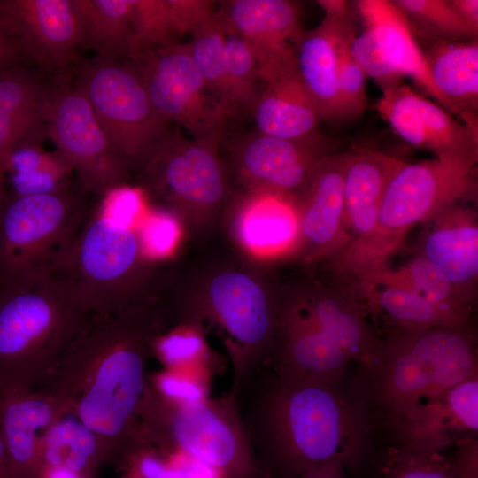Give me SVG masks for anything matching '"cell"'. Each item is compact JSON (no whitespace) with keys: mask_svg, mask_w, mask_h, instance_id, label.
Here are the masks:
<instances>
[{"mask_svg":"<svg viewBox=\"0 0 478 478\" xmlns=\"http://www.w3.org/2000/svg\"><path fill=\"white\" fill-rule=\"evenodd\" d=\"M230 396L266 478H299L328 460L357 478L372 472L379 451L358 364L295 388L264 366Z\"/></svg>","mask_w":478,"mask_h":478,"instance_id":"cell-1","label":"cell"},{"mask_svg":"<svg viewBox=\"0 0 478 478\" xmlns=\"http://www.w3.org/2000/svg\"><path fill=\"white\" fill-rule=\"evenodd\" d=\"M168 328L158 298L119 313L87 314L35 389L62 401L124 466L149 445L137 411L155 341Z\"/></svg>","mask_w":478,"mask_h":478,"instance_id":"cell-2","label":"cell"},{"mask_svg":"<svg viewBox=\"0 0 478 478\" xmlns=\"http://www.w3.org/2000/svg\"><path fill=\"white\" fill-rule=\"evenodd\" d=\"M190 248L192 253L172 262L159 300L169 327L194 322L216 329L232 363V395L268 366L278 266L252 259L222 235Z\"/></svg>","mask_w":478,"mask_h":478,"instance_id":"cell-3","label":"cell"},{"mask_svg":"<svg viewBox=\"0 0 478 478\" xmlns=\"http://www.w3.org/2000/svg\"><path fill=\"white\" fill-rule=\"evenodd\" d=\"M142 220L105 194L95 199L58 258L50 274L84 313H119L161 295L172 261L149 256L139 230Z\"/></svg>","mask_w":478,"mask_h":478,"instance_id":"cell-4","label":"cell"},{"mask_svg":"<svg viewBox=\"0 0 478 478\" xmlns=\"http://www.w3.org/2000/svg\"><path fill=\"white\" fill-rule=\"evenodd\" d=\"M358 365L375 440L422 403L478 374L473 320L420 330H387Z\"/></svg>","mask_w":478,"mask_h":478,"instance_id":"cell-5","label":"cell"},{"mask_svg":"<svg viewBox=\"0 0 478 478\" xmlns=\"http://www.w3.org/2000/svg\"><path fill=\"white\" fill-rule=\"evenodd\" d=\"M476 193V167L436 158L403 161L387 186L373 233L323 267L344 285L385 269L414 227L455 203L474 199Z\"/></svg>","mask_w":478,"mask_h":478,"instance_id":"cell-6","label":"cell"},{"mask_svg":"<svg viewBox=\"0 0 478 478\" xmlns=\"http://www.w3.org/2000/svg\"><path fill=\"white\" fill-rule=\"evenodd\" d=\"M220 143L188 138L175 126L135 174L149 206L174 217L190 247L204 245L220 235L235 192Z\"/></svg>","mask_w":478,"mask_h":478,"instance_id":"cell-7","label":"cell"},{"mask_svg":"<svg viewBox=\"0 0 478 478\" xmlns=\"http://www.w3.org/2000/svg\"><path fill=\"white\" fill-rule=\"evenodd\" d=\"M137 416L147 443L164 455L199 460L223 478H266L228 393L178 405L157 393L147 379Z\"/></svg>","mask_w":478,"mask_h":478,"instance_id":"cell-8","label":"cell"},{"mask_svg":"<svg viewBox=\"0 0 478 478\" xmlns=\"http://www.w3.org/2000/svg\"><path fill=\"white\" fill-rule=\"evenodd\" d=\"M86 316L51 274L27 288L0 292V389H35Z\"/></svg>","mask_w":478,"mask_h":478,"instance_id":"cell-9","label":"cell"},{"mask_svg":"<svg viewBox=\"0 0 478 478\" xmlns=\"http://www.w3.org/2000/svg\"><path fill=\"white\" fill-rule=\"evenodd\" d=\"M91 197L79 181L46 194L4 193L0 203V292L27 288L51 274L90 211Z\"/></svg>","mask_w":478,"mask_h":478,"instance_id":"cell-10","label":"cell"},{"mask_svg":"<svg viewBox=\"0 0 478 478\" xmlns=\"http://www.w3.org/2000/svg\"><path fill=\"white\" fill-rule=\"evenodd\" d=\"M112 148L132 174H137L175 126L152 104L131 59L96 58L73 69Z\"/></svg>","mask_w":478,"mask_h":478,"instance_id":"cell-11","label":"cell"},{"mask_svg":"<svg viewBox=\"0 0 478 478\" xmlns=\"http://www.w3.org/2000/svg\"><path fill=\"white\" fill-rule=\"evenodd\" d=\"M71 73L58 74L45 83L46 135L82 188L99 198L129 184L132 173L112 148L84 92L69 78Z\"/></svg>","mask_w":478,"mask_h":478,"instance_id":"cell-12","label":"cell"},{"mask_svg":"<svg viewBox=\"0 0 478 478\" xmlns=\"http://www.w3.org/2000/svg\"><path fill=\"white\" fill-rule=\"evenodd\" d=\"M132 61L152 104L165 118L193 139L222 140L230 115L207 88L188 43L158 47Z\"/></svg>","mask_w":478,"mask_h":478,"instance_id":"cell-13","label":"cell"},{"mask_svg":"<svg viewBox=\"0 0 478 478\" xmlns=\"http://www.w3.org/2000/svg\"><path fill=\"white\" fill-rule=\"evenodd\" d=\"M340 147L339 139L322 133L289 140L256 130L231 139L221 154L236 191L291 197L316 165L326 156L339 152Z\"/></svg>","mask_w":478,"mask_h":478,"instance_id":"cell-14","label":"cell"},{"mask_svg":"<svg viewBox=\"0 0 478 478\" xmlns=\"http://www.w3.org/2000/svg\"><path fill=\"white\" fill-rule=\"evenodd\" d=\"M347 150L323 158L301 189L289 197L298 218V241L290 262L301 267L320 265L347 246L343 174Z\"/></svg>","mask_w":478,"mask_h":478,"instance_id":"cell-15","label":"cell"},{"mask_svg":"<svg viewBox=\"0 0 478 478\" xmlns=\"http://www.w3.org/2000/svg\"><path fill=\"white\" fill-rule=\"evenodd\" d=\"M217 10L226 31L251 48L260 81L269 83L297 71L296 47L304 33L301 10L289 0H229Z\"/></svg>","mask_w":478,"mask_h":478,"instance_id":"cell-16","label":"cell"},{"mask_svg":"<svg viewBox=\"0 0 478 478\" xmlns=\"http://www.w3.org/2000/svg\"><path fill=\"white\" fill-rule=\"evenodd\" d=\"M0 19L25 60L57 74L82 61L73 0H0Z\"/></svg>","mask_w":478,"mask_h":478,"instance_id":"cell-17","label":"cell"},{"mask_svg":"<svg viewBox=\"0 0 478 478\" xmlns=\"http://www.w3.org/2000/svg\"><path fill=\"white\" fill-rule=\"evenodd\" d=\"M478 436V374L428 399L382 436L405 452H445ZM381 439V440H382ZM384 447V448H385Z\"/></svg>","mask_w":478,"mask_h":478,"instance_id":"cell-18","label":"cell"},{"mask_svg":"<svg viewBox=\"0 0 478 478\" xmlns=\"http://www.w3.org/2000/svg\"><path fill=\"white\" fill-rule=\"evenodd\" d=\"M220 235L252 259L279 266L297 249V211L289 197L235 190Z\"/></svg>","mask_w":478,"mask_h":478,"instance_id":"cell-19","label":"cell"},{"mask_svg":"<svg viewBox=\"0 0 478 478\" xmlns=\"http://www.w3.org/2000/svg\"><path fill=\"white\" fill-rule=\"evenodd\" d=\"M317 3L324 17L296 47L297 71L322 122L340 123L339 73L343 53L357 35L353 10L343 0Z\"/></svg>","mask_w":478,"mask_h":478,"instance_id":"cell-20","label":"cell"},{"mask_svg":"<svg viewBox=\"0 0 478 478\" xmlns=\"http://www.w3.org/2000/svg\"><path fill=\"white\" fill-rule=\"evenodd\" d=\"M67 414L62 401L36 389H0V434L11 478L44 477V435Z\"/></svg>","mask_w":478,"mask_h":478,"instance_id":"cell-21","label":"cell"},{"mask_svg":"<svg viewBox=\"0 0 478 478\" xmlns=\"http://www.w3.org/2000/svg\"><path fill=\"white\" fill-rule=\"evenodd\" d=\"M285 279L296 298L322 332L358 365L381 345L382 336L360 303L319 277L313 267H302Z\"/></svg>","mask_w":478,"mask_h":478,"instance_id":"cell-22","label":"cell"},{"mask_svg":"<svg viewBox=\"0 0 478 478\" xmlns=\"http://www.w3.org/2000/svg\"><path fill=\"white\" fill-rule=\"evenodd\" d=\"M422 225L413 253L437 266L461 297L474 307L478 283L476 211L464 202H458Z\"/></svg>","mask_w":478,"mask_h":478,"instance_id":"cell-23","label":"cell"},{"mask_svg":"<svg viewBox=\"0 0 478 478\" xmlns=\"http://www.w3.org/2000/svg\"><path fill=\"white\" fill-rule=\"evenodd\" d=\"M402 162L376 149L347 150L343 204L348 243L343 251L364 241L374 230L387 186Z\"/></svg>","mask_w":478,"mask_h":478,"instance_id":"cell-24","label":"cell"},{"mask_svg":"<svg viewBox=\"0 0 478 478\" xmlns=\"http://www.w3.org/2000/svg\"><path fill=\"white\" fill-rule=\"evenodd\" d=\"M417 42L446 110L478 132V40Z\"/></svg>","mask_w":478,"mask_h":478,"instance_id":"cell-25","label":"cell"},{"mask_svg":"<svg viewBox=\"0 0 478 478\" xmlns=\"http://www.w3.org/2000/svg\"><path fill=\"white\" fill-rule=\"evenodd\" d=\"M354 6L389 67L402 80L411 78L446 110L429 79L419 43L399 10L387 0H359Z\"/></svg>","mask_w":478,"mask_h":478,"instance_id":"cell-26","label":"cell"},{"mask_svg":"<svg viewBox=\"0 0 478 478\" xmlns=\"http://www.w3.org/2000/svg\"><path fill=\"white\" fill-rule=\"evenodd\" d=\"M250 114L256 130L268 135L304 140L321 133V117L298 72L265 84Z\"/></svg>","mask_w":478,"mask_h":478,"instance_id":"cell-27","label":"cell"},{"mask_svg":"<svg viewBox=\"0 0 478 478\" xmlns=\"http://www.w3.org/2000/svg\"><path fill=\"white\" fill-rule=\"evenodd\" d=\"M45 83L23 65L0 70V170L13 146L46 135L42 107Z\"/></svg>","mask_w":478,"mask_h":478,"instance_id":"cell-28","label":"cell"},{"mask_svg":"<svg viewBox=\"0 0 478 478\" xmlns=\"http://www.w3.org/2000/svg\"><path fill=\"white\" fill-rule=\"evenodd\" d=\"M79 48L96 58L129 59L133 38L131 0H73Z\"/></svg>","mask_w":478,"mask_h":478,"instance_id":"cell-29","label":"cell"},{"mask_svg":"<svg viewBox=\"0 0 478 478\" xmlns=\"http://www.w3.org/2000/svg\"><path fill=\"white\" fill-rule=\"evenodd\" d=\"M65 418L44 435V474L64 470L80 478H89L106 463L117 462L113 450L103 438L76 419Z\"/></svg>","mask_w":478,"mask_h":478,"instance_id":"cell-30","label":"cell"},{"mask_svg":"<svg viewBox=\"0 0 478 478\" xmlns=\"http://www.w3.org/2000/svg\"><path fill=\"white\" fill-rule=\"evenodd\" d=\"M41 141L38 136L27 137L13 146L4 167V193L46 194L73 183L70 166L57 151H46Z\"/></svg>","mask_w":478,"mask_h":478,"instance_id":"cell-31","label":"cell"},{"mask_svg":"<svg viewBox=\"0 0 478 478\" xmlns=\"http://www.w3.org/2000/svg\"><path fill=\"white\" fill-rule=\"evenodd\" d=\"M407 95L425 126L429 140V152L443 161L476 167L478 132L408 85Z\"/></svg>","mask_w":478,"mask_h":478,"instance_id":"cell-32","label":"cell"},{"mask_svg":"<svg viewBox=\"0 0 478 478\" xmlns=\"http://www.w3.org/2000/svg\"><path fill=\"white\" fill-rule=\"evenodd\" d=\"M204 328L194 322L171 326L154 343V355L166 369L189 370L214 377L223 367V359L211 348Z\"/></svg>","mask_w":478,"mask_h":478,"instance_id":"cell-33","label":"cell"},{"mask_svg":"<svg viewBox=\"0 0 478 478\" xmlns=\"http://www.w3.org/2000/svg\"><path fill=\"white\" fill-rule=\"evenodd\" d=\"M391 272L398 281L459 322L473 320L474 307L461 297L450 279L425 258L412 253L404 266Z\"/></svg>","mask_w":478,"mask_h":478,"instance_id":"cell-34","label":"cell"},{"mask_svg":"<svg viewBox=\"0 0 478 478\" xmlns=\"http://www.w3.org/2000/svg\"><path fill=\"white\" fill-rule=\"evenodd\" d=\"M416 40L464 42L477 39L448 0H393Z\"/></svg>","mask_w":478,"mask_h":478,"instance_id":"cell-35","label":"cell"},{"mask_svg":"<svg viewBox=\"0 0 478 478\" xmlns=\"http://www.w3.org/2000/svg\"><path fill=\"white\" fill-rule=\"evenodd\" d=\"M226 31L216 12L191 33L190 56L211 93L234 115L226 80Z\"/></svg>","mask_w":478,"mask_h":478,"instance_id":"cell-36","label":"cell"},{"mask_svg":"<svg viewBox=\"0 0 478 478\" xmlns=\"http://www.w3.org/2000/svg\"><path fill=\"white\" fill-rule=\"evenodd\" d=\"M225 67L234 115L251 113L262 90L256 59L246 42L229 31L225 38Z\"/></svg>","mask_w":478,"mask_h":478,"instance_id":"cell-37","label":"cell"},{"mask_svg":"<svg viewBox=\"0 0 478 478\" xmlns=\"http://www.w3.org/2000/svg\"><path fill=\"white\" fill-rule=\"evenodd\" d=\"M131 5L134 34L129 59L180 42L167 0H131Z\"/></svg>","mask_w":478,"mask_h":478,"instance_id":"cell-38","label":"cell"},{"mask_svg":"<svg viewBox=\"0 0 478 478\" xmlns=\"http://www.w3.org/2000/svg\"><path fill=\"white\" fill-rule=\"evenodd\" d=\"M371 478H454L442 452H405L383 448Z\"/></svg>","mask_w":478,"mask_h":478,"instance_id":"cell-39","label":"cell"},{"mask_svg":"<svg viewBox=\"0 0 478 478\" xmlns=\"http://www.w3.org/2000/svg\"><path fill=\"white\" fill-rule=\"evenodd\" d=\"M374 108L393 131L411 146L429 151V140L419 114L407 95V85L382 90Z\"/></svg>","mask_w":478,"mask_h":478,"instance_id":"cell-40","label":"cell"},{"mask_svg":"<svg viewBox=\"0 0 478 478\" xmlns=\"http://www.w3.org/2000/svg\"><path fill=\"white\" fill-rule=\"evenodd\" d=\"M139 230L147 253L158 262L174 260L186 245L180 222L172 215L150 206L140 222Z\"/></svg>","mask_w":478,"mask_h":478,"instance_id":"cell-41","label":"cell"},{"mask_svg":"<svg viewBox=\"0 0 478 478\" xmlns=\"http://www.w3.org/2000/svg\"><path fill=\"white\" fill-rule=\"evenodd\" d=\"M212 379L204 373L180 369L148 374V382L153 389L178 405L194 404L209 397Z\"/></svg>","mask_w":478,"mask_h":478,"instance_id":"cell-42","label":"cell"},{"mask_svg":"<svg viewBox=\"0 0 478 478\" xmlns=\"http://www.w3.org/2000/svg\"><path fill=\"white\" fill-rule=\"evenodd\" d=\"M351 43L343 53L339 73L340 123L360 117L367 106L366 74L351 51Z\"/></svg>","mask_w":478,"mask_h":478,"instance_id":"cell-43","label":"cell"},{"mask_svg":"<svg viewBox=\"0 0 478 478\" xmlns=\"http://www.w3.org/2000/svg\"><path fill=\"white\" fill-rule=\"evenodd\" d=\"M124 466L127 478H187L174 457L164 455L150 445L135 453Z\"/></svg>","mask_w":478,"mask_h":478,"instance_id":"cell-44","label":"cell"},{"mask_svg":"<svg viewBox=\"0 0 478 478\" xmlns=\"http://www.w3.org/2000/svg\"><path fill=\"white\" fill-rule=\"evenodd\" d=\"M445 459L454 478H478V436L456 443Z\"/></svg>","mask_w":478,"mask_h":478,"instance_id":"cell-45","label":"cell"},{"mask_svg":"<svg viewBox=\"0 0 478 478\" xmlns=\"http://www.w3.org/2000/svg\"><path fill=\"white\" fill-rule=\"evenodd\" d=\"M25 61L19 46L0 19V70Z\"/></svg>","mask_w":478,"mask_h":478,"instance_id":"cell-46","label":"cell"},{"mask_svg":"<svg viewBox=\"0 0 478 478\" xmlns=\"http://www.w3.org/2000/svg\"><path fill=\"white\" fill-rule=\"evenodd\" d=\"M299 478H351L343 465L328 460L305 471Z\"/></svg>","mask_w":478,"mask_h":478,"instance_id":"cell-47","label":"cell"},{"mask_svg":"<svg viewBox=\"0 0 478 478\" xmlns=\"http://www.w3.org/2000/svg\"><path fill=\"white\" fill-rule=\"evenodd\" d=\"M459 17L478 34V0H448Z\"/></svg>","mask_w":478,"mask_h":478,"instance_id":"cell-48","label":"cell"},{"mask_svg":"<svg viewBox=\"0 0 478 478\" xmlns=\"http://www.w3.org/2000/svg\"><path fill=\"white\" fill-rule=\"evenodd\" d=\"M0 478H11L5 447L0 434Z\"/></svg>","mask_w":478,"mask_h":478,"instance_id":"cell-49","label":"cell"},{"mask_svg":"<svg viewBox=\"0 0 478 478\" xmlns=\"http://www.w3.org/2000/svg\"><path fill=\"white\" fill-rule=\"evenodd\" d=\"M4 196V173L0 170V203Z\"/></svg>","mask_w":478,"mask_h":478,"instance_id":"cell-50","label":"cell"}]
</instances>
